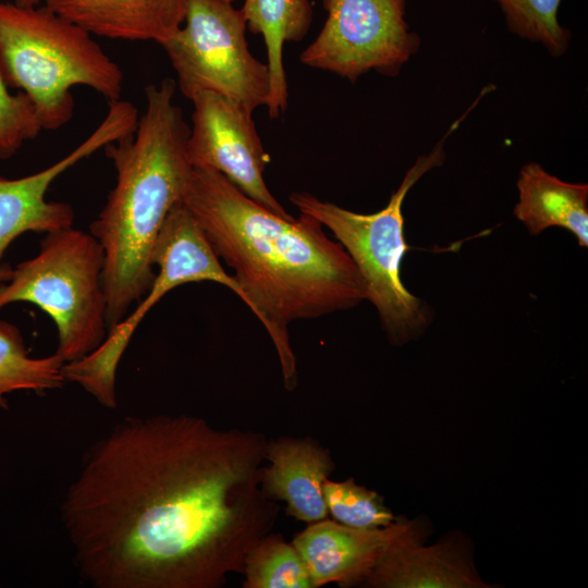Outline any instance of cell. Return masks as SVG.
Listing matches in <instances>:
<instances>
[{
	"label": "cell",
	"instance_id": "8",
	"mask_svg": "<svg viewBox=\"0 0 588 588\" xmlns=\"http://www.w3.org/2000/svg\"><path fill=\"white\" fill-rule=\"evenodd\" d=\"M158 274L133 313L108 331L102 343L74 363L77 381L97 394L115 390L117 369L136 328L169 291L188 282L212 281L233 291L243 302L245 294L229 275L203 229L182 200L170 209L151 253Z\"/></svg>",
	"mask_w": 588,
	"mask_h": 588
},
{
	"label": "cell",
	"instance_id": "24",
	"mask_svg": "<svg viewBox=\"0 0 588 588\" xmlns=\"http://www.w3.org/2000/svg\"><path fill=\"white\" fill-rule=\"evenodd\" d=\"M223 1H226V2H231V3H232L234 0H223Z\"/></svg>",
	"mask_w": 588,
	"mask_h": 588
},
{
	"label": "cell",
	"instance_id": "22",
	"mask_svg": "<svg viewBox=\"0 0 588 588\" xmlns=\"http://www.w3.org/2000/svg\"><path fill=\"white\" fill-rule=\"evenodd\" d=\"M41 130L32 100L22 91L11 94L0 73V160L15 155Z\"/></svg>",
	"mask_w": 588,
	"mask_h": 588
},
{
	"label": "cell",
	"instance_id": "6",
	"mask_svg": "<svg viewBox=\"0 0 588 588\" xmlns=\"http://www.w3.org/2000/svg\"><path fill=\"white\" fill-rule=\"evenodd\" d=\"M102 271L103 250L90 233L73 226L47 233L37 255L0 284V310L17 302L38 306L57 327L56 354L64 364L79 359L108 334Z\"/></svg>",
	"mask_w": 588,
	"mask_h": 588
},
{
	"label": "cell",
	"instance_id": "12",
	"mask_svg": "<svg viewBox=\"0 0 588 588\" xmlns=\"http://www.w3.org/2000/svg\"><path fill=\"white\" fill-rule=\"evenodd\" d=\"M411 520L396 518L375 529L345 526L328 518L308 524L292 540L309 571L314 588L365 584L388 547Z\"/></svg>",
	"mask_w": 588,
	"mask_h": 588
},
{
	"label": "cell",
	"instance_id": "4",
	"mask_svg": "<svg viewBox=\"0 0 588 588\" xmlns=\"http://www.w3.org/2000/svg\"><path fill=\"white\" fill-rule=\"evenodd\" d=\"M0 73L32 100L42 130H58L74 111L71 88L87 86L119 100L123 72L90 33L45 4L0 2Z\"/></svg>",
	"mask_w": 588,
	"mask_h": 588
},
{
	"label": "cell",
	"instance_id": "9",
	"mask_svg": "<svg viewBox=\"0 0 588 588\" xmlns=\"http://www.w3.org/2000/svg\"><path fill=\"white\" fill-rule=\"evenodd\" d=\"M324 24L301 62L354 84L376 71L395 76L417 52L419 36L405 21V0H322Z\"/></svg>",
	"mask_w": 588,
	"mask_h": 588
},
{
	"label": "cell",
	"instance_id": "14",
	"mask_svg": "<svg viewBox=\"0 0 588 588\" xmlns=\"http://www.w3.org/2000/svg\"><path fill=\"white\" fill-rule=\"evenodd\" d=\"M421 524L411 520L388 547L365 584L381 588L487 587L470 564L461 540L422 547Z\"/></svg>",
	"mask_w": 588,
	"mask_h": 588
},
{
	"label": "cell",
	"instance_id": "18",
	"mask_svg": "<svg viewBox=\"0 0 588 588\" xmlns=\"http://www.w3.org/2000/svg\"><path fill=\"white\" fill-rule=\"evenodd\" d=\"M64 362L54 353L30 357L20 329L0 319V407L7 408L5 396L16 391L42 393L64 383Z\"/></svg>",
	"mask_w": 588,
	"mask_h": 588
},
{
	"label": "cell",
	"instance_id": "17",
	"mask_svg": "<svg viewBox=\"0 0 588 588\" xmlns=\"http://www.w3.org/2000/svg\"><path fill=\"white\" fill-rule=\"evenodd\" d=\"M246 25L260 34L267 50L270 93L266 105L271 119L287 109L289 88L283 64V45L301 41L313 21L309 0H245L241 9Z\"/></svg>",
	"mask_w": 588,
	"mask_h": 588
},
{
	"label": "cell",
	"instance_id": "13",
	"mask_svg": "<svg viewBox=\"0 0 588 588\" xmlns=\"http://www.w3.org/2000/svg\"><path fill=\"white\" fill-rule=\"evenodd\" d=\"M260 487L272 501L286 504L285 513L297 520L328 518L323 482L334 469L329 450L310 437H281L265 445Z\"/></svg>",
	"mask_w": 588,
	"mask_h": 588
},
{
	"label": "cell",
	"instance_id": "20",
	"mask_svg": "<svg viewBox=\"0 0 588 588\" xmlns=\"http://www.w3.org/2000/svg\"><path fill=\"white\" fill-rule=\"evenodd\" d=\"M501 8L507 27L523 39L541 44L553 57L563 56L571 33L558 19L562 0H494Z\"/></svg>",
	"mask_w": 588,
	"mask_h": 588
},
{
	"label": "cell",
	"instance_id": "21",
	"mask_svg": "<svg viewBox=\"0 0 588 588\" xmlns=\"http://www.w3.org/2000/svg\"><path fill=\"white\" fill-rule=\"evenodd\" d=\"M323 495L333 519L348 527L375 529L391 525L396 518L376 491L357 485L350 478L344 481L323 482Z\"/></svg>",
	"mask_w": 588,
	"mask_h": 588
},
{
	"label": "cell",
	"instance_id": "16",
	"mask_svg": "<svg viewBox=\"0 0 588 588\" xmlns=\"http://www.w3.org/2000/svg\"><path fill=\"white\" fill-rule=\"evenodd\" d=\"M517 188L513 213L531 235L559 226L576 236L579 246H588L587 184L564 182L529 162L520 169Z\"/></svg>",
	"mask_w": 588,
	"mask_h": 588
},
{
	"label": "cell",
	"instance_id": "11",
	"mask_svg": "<svg viewBox=\"0 0 588 588\" xmlns=\"http://www.w3.org/2000/svg\"><path fill=\"white\" fill-rule=\"evenodd\" d=\"M137 121V109L130 101H111L96 130L62 159L20 179L0 175V284L11 279L13 268L3 264L2 258L17 236L26 232L47 234L73 226V207L46 199L52 182L82 159L133 133Z\"/></svg>",
	"mask_w": 588,
	"mask_h": 588
},
{
	"label": "cell",
	"instance_id": "2",
	"mask_svg": "<svg viewBox=\"0 0 588 588\" xmlns=\"http://www.w3.org/2000/svg\"><path fill=\"white\" fill-rule=\"evenodd\" d=\"M181 200L217 256L234 269L245 304L273 342L285 388L295 389L290 323L367 299L357 266L316 219L304 213L297 219L281 217L212 169L193 168Z\"/></svg>",
	"mask_w": 588,
	"mask_h": 588
},
{
	"label": "cell",
	"instance_id": "10",
	"mask_svg": "<svg viewBox=\"0 0 588 588\" xmlns=\"http://www.w3.org/2000/svg\"><path fill=\"white\" fill-rule=\"evenodd\" d=\"M191 100L193 125L186 146L191 166L218 171L256 203L291 218L265 183L270 157L257 133L253 111L234 99L209 91L198 93Z\"/></svg>",
	"mask_w": 588,
	"mask_h": 588
},
{
	"label": "cell",
	"instance_id": "7",
	"mask_svg": "<svg viewBox=\"0 0 588 588\" xmlns=\"http://www.w3.org/2000/svg\"><path fill=\"white\" fill-rule=\"evenodd\" d=\"M246 28L242 10L231 2L186 0L182 26L160 45L186 98L209 91L250 111L267 105L269 69L250 53Z\"/></svg>",
	"mask_w": 588,
	"mask_h": 588
},
{
	"label": "cell",
	"instance_id": "3",
	"mask_svg": "<svg viewBox=\"0 0 588 588\" xmlns=\"http://www.w3.org/2000/svg\"><path fill=\"white\" fill-rule=\"evenodd\" d=\"M175 88L170 78L147 86L135 131L105 147L117 180L89 233L103 250L108 331L150 287L154 245L193 169L186 149L189 127L174 102Z\"/></svg>",
	"mask_w": 588,
	"mask_h": 588
},
{
	"label": "cell",
	"instance_id": "1",
	"mask_svg": "<svg viewBox=\"0 0 588 588\" xmlns=\"http://www.w3.org/2000/svg\"><path fill=\"white\" fill-rule=\"evenodd\" d=\"M265 438L189 415L127 417L96 441L60 515L96 588H218L277 523Z\"/></svg>",
	"mask_w": 588,
	"mask_h": 588
},
{
	"label": "cell",
	"instance_id": "5",
	"mask_svg": "<svg viewBox=\"0 0 588 588\" xmlns=\"http://www.w3.org/2000/svg\"><path fill=\"white\" fill-rule=\"evenodd\" d=\"M469 112L468 108L428 155L417 158L388 205L378 212H353L309 193L290 195L299 212L327 226L351 256L367 284V299L376 307L381 326L393 344L417 339L431 322L428 306L407 291L401 279L402 260L408 250L403 203L424 174L444 162L445 142Z\"/></svg>",
	"mask_w": 588,
	"mask_h": 588
},
{
	"label": "cell",
	"instance_id": "19",
	"mask_svg": "<svg viewBox=\"0 0 588 588\" xmlns=\"http://www.w3.org/2000/svg\"><path fill=\"white\" fill-rule=\"evenodd\" d=\"M243 574L244 588H314L303 556L279 534H267L250 549Z\"/></svg>",
	"mask_w": 588,
	"mask_h": 588
},
{
	"label": "cell",
	"instance_id": "23",
	"mask_svg": "<svg viewBox=\"0 0 588 588\" xmlns=\"http://www.w3.org/2000/svg\"><path fill=\"white\" fill-rule=\"evenodd\" d=\"M14 3L21 7H36L42 3V0H14Z\"/></svg>",
	"mask_w": 588,
	"mask_h": 588
},
{
	"label": "cell",
	"instance_id": "15",
	"mask_svg": "<svg viewBox=\"0 0 588 588\" xmlns=\"http://www.w3.org/2000/svg\"><path fill=\"white\" fill-rule=\"evenodd\" d=\"M91 35L161 45L183 24L186 0H42Z\"/></svg>",
	"mask_w": 588,
	"mask_h": 588
}]
</instances>
